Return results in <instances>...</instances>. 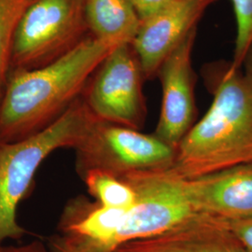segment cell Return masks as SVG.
Returning a JSON list of instances; mask_svg holds the SVG:
<instances>
[{"label":"cell","mask_w":252,"mask_h":252,"mask_svg":"<svg viewBox=\"0 0 252 252\" xmlns=\"http://www.w3.org/2000/svg\"><path fill=\"white\" fill-rule=\"evenodd\" d=\"M213 101L177 148L171 169L194 179L252 162V86L230 63L206 66Z\"/></svg>","instance_id":"obj_1"},{"label":"cell","mask_w":252,"mask_h":252,"mask_svg":"<svg viewBox=\"0 0 252 252\" xmlns=\"http://www.w3.org/2000/svg\"><path fill=\"white\" fill-rule=\"evenodd\" d=\"M116 46L89 36L54 63L11 74L0 102V141H18L54 124Z\"/></svg>","instance_id":"obj_2"},{"label":"cell","mask_w":252,"mask_h":252,"mask_svg":"<svg viewBox=\"0 0 252 252\" xmlns=\"http://www.w3.org/2000/svg\"><path fill=\"white\" fill-rule=\"evenodd\" d=\"M94 118L81 96L44 130L18 141H0V247L27 234L17 221V209L41 163L56 150L74 149Z\"/></svg>","instance_id":"obj_3"},{"label":"cell","mask_w":252,"mask_h":252,"mask_svg":"<svg viewBox=\"0 0 252 252\" xmlns=\"http://www.w3.org/2000/svg\"><path fill=\"white\" fill-rule=\"evenodd\" d=\"M89 36L84 0H32L14 35L9 76L54 63Z\"/></svg>","instance_id":"obj_4"},{"label":"cell","mask_w":252,"mask_h":252,"mask_svg":"<svg viewBox=\"0 0 252 252\" xmlns=\"http://www.w3.org/2000/svg\"><path fill=\"white\" fill-rule=\"evenodd\" d=\"M80 177L101 170L119 179L135 173L171 169L177 149L149 135L94 118L74 148Z\"/></svg>","instance_id":"obj_5"},{"label":"cell","mask_w":252,"mask_h":252,"mask_svg":"<svg viewBox=\"0 0 252 252\" xmlns=\"http://www.w3.org/2000/svg\"><path fill=\"white\" fill-rule=\"evenodd\" d=\"M144 81L133 45L120 44L100 63L81 97L100 121L140 130L147 116Z\"/></svg>","instance_id":"obj_6"},{"label":"cell","mask_w":252,"mask_h":252,"mask_svg":"<svg viewBox=\"0 0 252 252\" xmlns=\"http://www.w3.org/2000/svg\"><path fill=\"white\" fill-rule=\"evenodd\" d=\"M196 35L197 28L167 56L157 75L162 95L154 135L176 149L194 125L196 114L195 74L191 64Z\"/></svg>","instance_id":"obj_7"},{"label":"cell","mask_w":252,"mask_h":252,"mask_svg":"<svg viewBox=\"0 0 252 252\" xmlns=\"http://www.w3.org/2000/svg\"><path fill=\"white\" fill-rule=\"evenodd\" d=\"M218 0H170L163 8L141 21L133 42L145 80L157 78L167 56L180 45Z\"/></svg>","instance_id":"obj_8"},{"label":"cell","mask_w":252,"mask_h":252,"mask_svg":"<svg viewBox=\"0 0 252 252\" xmlns=\"http://www.w3.org/2000/svg\"><path fill=\"white\" fill-rule=\"evenodd\" d=\"M177 183L194 213L223 220L252 218V162L194 179L177 175Z\"/></svg>","instance_id":"obj_9"},{"label":"cell","mask_w":252,"mask_h":252,"mask_svg":"<svg viewBox=\"0 0 252 252\" xmlns=\"http://www.w3.org/2000/svg\"><path fill=\"white\" fill-rule=\"evenodd\" d=\"M114 252H247L224 220L194 214L165 233L121 246Z\"/></svg>","instance_id":"obj_10"},{"label":"cell","mask_w":252,"mask_h":252,"mask_svg":"<svg viewBox=\"0 0 252 252\" xmlns=\"http://www.w3.org/2000/svg\"><path fill=\"white\" fill-rule=\"evenodd\" d=\"M92 36L113 45L132 43L141 20L132 0H84Z\"/></svg>","instance_id":"obj_11"},{"label":"cell","mask_w":252,"mask_h":252,"mask_svg":"<svg viewBox=\"0 0 252 252\" xmlns=\"http://www.w3.org/2000/svg\"><path fill=\"white\" fill-rule=\"evenodd\" d=\"M91 196L103 207L128 209L137 200V194L128 183L101 170H90L82 177Z\"/></svg>","instance_id":"obj_12"},{"label":"cell","mask_w":252,"mask_h":252,"mask_svg":"<svg viewBox=\"0 0 252 252\" xmlns=\"http://www.w3.org/2000/svg\"><path fill=\"white\" fill-rule=\"evenodd\" d=\"M31 2L32 0H0V102L9 81L14 35Z\"/></svg>","instance_id":"obj_13"},{"label":"cell","mask_w":252,"mask_h":252,"mask_svg":"<svg viewBox=\"0 0 252 252\" xmlns=\"http://www.w3.org/2000/svg\"><path fill=\"white\" fill-rule=\"evenodd\" d=\"M236 22L232 65L241 68L244 58L252 47V0H231Z\"/></svg>","instance_id":"obj_14"},{"label":"cell","mask_w":252,"mask_h":252,"mask_svg":"<svg viewBox=\"0 0 252 252\" xmlns=\"http://www.w3.org/2000/svg\"><path fill=\"white\" fill-rule=\"evenodd\" d=\"M224 221L240 240L247 252H252V218L224 220Z\"/></svg>","instance_id":"obj_15"},{"label":"cell","mask_w":252,"mask_h":252,"mask_svg":"<svg viewBox=\"0 0 252 252\" xmlns=\"http://www.w3.org/2000/svg\"><path fill=\"white\" fill-rule=\"evenodd\" d=\"M141 21L163 8L170 0H132Z\"/></svg>","instance_id":"obj_16"},{"label":"cell","mask_w":252,"mask_h":252,"mask_svg":"<svg viewBox=\"0 0 252 252\" xmlns=\"http://www.w3.org/2000/svg\"><path fill=\"white\" fill-rule=\"evenodd\" d=\"M0 252H52L49 246L40 240H34L21 246H1Z\"/></svg>","instance_id":"obj_17"},{"label":"cell","mask_w":252,"mask_h":252,"mask_svg":"<svg viewBox=\"0 0 252 252\" xmlns=\"http://www.w3.org/2000/svg\"><path fill=\"white\" fill-rule=\"evenodd\" d=\"M241 70L247 81H249L252 86V47L244 58L243 63L241 65Z\"/></svg>","instance_id":"obj_18"},{"label":"cell","mask_w":252,"mask_h":252,"mask_svg":"<svg viewBox=\"0 0 252 252\" xmlns=\"http://www.w3.org/2000/svg\"><path fill=\"white\" fill-rule=\"evenodd\" d=\"M48 246H49V248H50L52 252H74L70 251L69 249H67L62 243V241L59 239L57 234H54L52 237L49 238Z\"/></svg>","instance_id":"obj_19"}]
</instances>
